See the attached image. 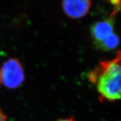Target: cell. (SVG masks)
I'll list each match as a JSON object with an SVG mask.
<instances>
[{"label":"cell","mask_w":121,"mask_h":121,"mask_svg":"<svg viewBox=\"0 0 121 121\" xmlns=\"http://www.w3.org/2000/svg\"><path fill=\"white\" fill-rule=\"evenodd\" d=\"M1 82L9 89L21 86L25 79L22 64L17 59L11 58L4 62L0 72Z\"/></svg>","instance_id":"cell-2"},{"label":"cell","mask_w":121,"mask_h":121,"mask_svg":"<svg viewBox=\"0 0 121 121\" xmlns=\"http://www.w3.org/2000/svg\"><path fill=\"white\" fill-rule=\"evenodd\" d=\"M56 121H75L73 118L70 117V118H67V119H59Z\"/></svg>","instance_id":"cell-7"},{"label":"cell","mask_w":121,"mask_h":121,"mask_svg":"<svg viewBox=\"0 0 121 121\" xmlns=\"http://www.w3.org/2000/svg\"><path fill=\"white\" fill-rule=\"evenodd\" d=\"M91 83L95 85L99 99L115 101L121 98V52L118 50L112 59L102 60L88 75Z\"/></svg>","instance_id":"cell-1"},{"label":"cell","mask_w":121,"mask_h":121,"mask_svg":"<svg viewBox=\"0 0 121 121\" xmlns=\"http://www.w3.org/2000/svg\"><path fill=\"white\" fill-rule=\"evenodd\" d=\"M117 6H120V4L116 5L108 19L96 23L91 27V36L98 46L114 34V17L120 9Z\"/></svg>","instance_id":"cell-3"},{"label":"cell","mask_w":121,"mask_h":121,"mask_svg":"<svg viewBox=\"0 0 121 121\" xmlns=\"http://www.w3.org/2000/svg\"><path fill=\"white\" fill-rule=\"evenodd\" d=\"M7 117L6 115L2 112V111L0 109V121H6Z\"/></svg>","instance_id":"cell-6"},{"label":"cell","mask_w":121,"mask_h":121,"mask_svg":"<svg viewBox=\"0 0 121 121\" xmlns=\"http://www.w3.org/2000/svg\"><path fill=\"white\" fill-rule=\"evenodd\" d=\"M0 84H1V78H0Z\"/></svg>","instance_id":"cell-8"},{"label":"cell","mask_w":121,"mask_h":121,"mask_svg":"<svg viewBox=\"0 0 121 121\" xmlns=\"http://www.w3.org/2000/svg\"><path fill=\"white\" fill-rule=\"evenodd\" d=\"M119 37L116 34L114 33L109 37L107 38L104 42L101 43L99 45V47H100L102 49H114L117 48L119 45Z\"/></svg>","instance_id":"cell-5"},{"label":"cell","mask_w":121,"mask_h":121,"mask_svg":"<svg viewBox=\"0 0 121 121\" xmlns=\"http://www.w3.org/2000/svg\"><path fill=\"white\" fill-rule=\"evenodd\" d=\"M62 4L65 14L72 19H78L88 13L91 2L88 0H65Z\"/></svg>","instance_id":"cell-4"}]
</instances>
